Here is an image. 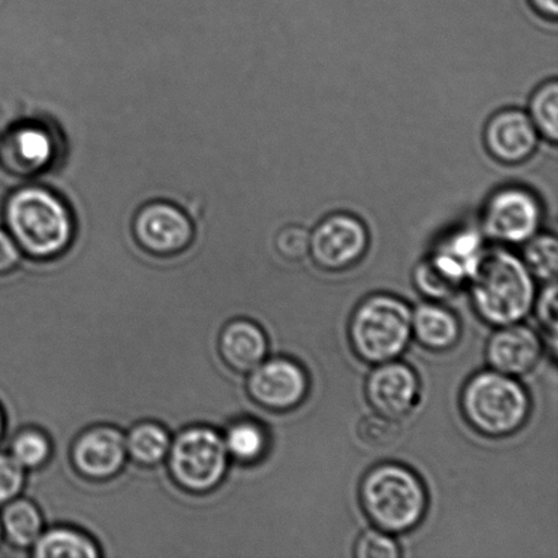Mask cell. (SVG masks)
Returning <instances> with one entry per match:
<instances>
[{
  "instance_id": "18",
  "label": "cell",
  "mask_w": 558,
  "mask_h": 558,
  "mask_svg": "<svg viewBox=\"0 0 558 558\" xmlns=\"http://www.w3.org/2000/svg\"><path fill=\"white\" fill-rule=\"evenodd\" d=\"M33 546V556L38 558H96L100 555L93 539L68 527L48 530Z\"/></svg>"
},
{
  "instance_id": "7",
  "label": "cell",
  "mask_w": 558,
  "mask_h": 558,
  "mask_svg": "<svg viewBox=\"0 0 558 558\" xmlns=\"http://www.w3.org/2000/svg\"><path fill=\"white\" fill-rule=\"evenodd\" d=\"M543 220V206L532 191L510 185L497 190L486 202L483 213L484 232L495 242L526 243L537 234Z\"/></svg>"
},
{
  "instance_id": "26",
  "label": "cell",
  "mask_w": 558,
  "mask_h": 558,
  "mask_svg": "<svg viewBox=\"0 0 558 558\" xmlns=\"http://www.w3.org/2000/svg\"><path fill=\"white\" fill-rule=\"evenodd\" d=\"M51 442L40 430L26 429L15 436L11 445V457L24 469H35L47 461Z\"/></svg>"
},
{
  "instance_id": "24",
  "label": "cell",
  "mask_w": 558,
  "mask_h": 558,
  "mask_svg": "<svg viewBox=\"0 0 558 558\" xmlns=\"http://www.w3.org/2000/svg\"><path fill=\"white\" fill-rule=\"evenodd\" d=\"M524 265L532 276L541 281H556L558 269V244L555 234H534L524 248Z\"/></svg>"
},
{
  "instance_id": "2",
  "label": "cell",
  "mask_w": 558,
  "mask_h": 558,
  "mask_svg": "<svg viewBox=\"0 0 558 558\" xmlns=\"http://www.w3.org/2000/svg\"><path fill=\"white\" fill-rule=\"evenodd\" d=\"M360 500L369 521L388 534L410 532L423 521L428 507L417 475L392 463L381 464L365 475Z\"/></svg>"
},
{
  "instance_id": "6",
  "label": "cell",
  "mask_w": 558,
  "mask_h": 558,
  "mask_svg": "<svg viewBox=\"0 0 558 558\" xmlns=\"http://www.w3.org/2000/svg\"><path fill=\"white\" fill-rule=\"evenodd\" d=\"M223 437L209 426H191L174 440L169 469L174 480L191 492H206L220 483L228 469Z\"/></svg>"
},
{
  "instance_id": "34",
  "label": "cell",
  "mask_w": 558,
  "mask_h": 558,
  "mask_svg": "<svg viewBox=\"0 0 558 558\" xmlns=\"http://www.w3.org/2000/svg\"><path fill=\"white\" fill-rule=\"evenodd\" d=\"M0 538H2V523H0Z\"/></svg>"
},
{
  "instance_id": "20",
  "label": "cell",
  "mask_w": 558,
  "mask_h": 558,
  "mask_svg": "<svg viewBox=\"0 0 558 558\" xmlns=\"http://www.w3.org/2000/svg\"><path fill=\"white\" fill-rule=\"evenodd\" d=\"M125 447L135 461L155 464L166 458L171 447V437L163 426L145 423L130 430L129 437H125Z\"/></svg>"
},
{
  "instance_id": "10",
  "label": "cell",
  "mask_w": 558,
  "mask_h": 558,
  "mask_svg": "<svg viewBox=\"0 0 558 558\" xmlns=\"http://www.w3.org/2000/svg\"><path fill=\"white\" fill-rule=\"evenodd\" d=\"M420 381L409 365L387 361L371 372L366 380V398L377 413L402 418L417 404Z\"/></svg>"
},
{
  "instance_id": "21",
  "label": "cell",
  "mask_w": 558,
  "mask_h": 558,
  "mask_svg": "<svg viewBox=\"0 0 558 558\" xmlns=\"http://www.w3.org/2000/svg\"><path fill=\"white\" fill-rule=\"evenodd\" d=\"M11 151L15 160L27 169L46 167L53 156L51 136L37 128H25L16 131L10 138Z\"/></svg>"
},
{
  "instance_id": "19",
  "label": "cell",
  "mask_w": 558,
  "mask_h": 558,
  "mask_svg": "<svg viewBox=\"0 0 558 558\" xmlns=\"http://www.w3.org/2000/svg\"><path fill=\"white\" fill-rule=\"evenodd\" d=\"M2 524L10 543L16 548L35 545L43 532L41 513L29 500L11 501L4 508Z\"/></svg>"
},
{
  "instance_id": "14",
  "label": "cell",
  "mask_w": 558,
  "mask_h": 558,
  "mask_svg": "<svg viewBox=\"0 0 558 558\" xmlns=\"http://www.w3.org/2000/svg\"><path fill=\"white\" fill-rule=\"evenodd\" d=\"M541 354L543 342L537 333L518 323L500 327L486 348L492 368L508 376L527 374L537 365Z\"/></svg>"
},
{
  "instance_id": "1",
  "label": "cell",
  "mask_w": 558,
  "mask_h": 558,
  "mask_svg": "<svg viewBox=\"0 0 558 558\" xmlns=\"http://www.w3.org/2000/svg\"><path fill=\"white\" fill-rule=\"evenodd\" d=\"M469 279L475 311L492 326L515 325L537 299L532 272L505 250L483 251Z\"/></svg>"
},
{
  "instance_id": "31",
  "label": "cell",
  "mask_w": 558,
  "mask_h": 558,
  "mask_svg": "<svg viewBox=\"0 0 558 558\" xmlns=\"http://www.w3.org/2000/svg\"><path fill=\"white\" fill-rule=\"evenodd\" d=\"M20 250L13 239L0 229V272H5L19 264Z\"/></svg>"
},
{
  "instance_id": "13",
  "label": "cell",
  "mask_w": 558,
  "mask_h": 558,
  "mask_svg": "<svg viewBox=\"0 0 558 558\" xmlns=\"http://www.w3.org/2000/svg\"><path fill=\"white\" fill-rule=\"evenodd\" d=\"M125 456V437L112 426H95L74 442L75 466L90 478H108L117 474L124 464Z\"/></svg>"
},
{
  "instance_id": "22",
  "label": "cell",
  "mask_w": 558,
  "mask_h": 558,
  "mask_svg": "<svg viewBox=\"0 0 558 558\" xmlns=\"http://www.w3.org/2000/svg\"><path fill=\"white\" fill-rule=\"evenodd\" d=\"M229 456L240 462H255L264 456L267 437L264 428L253 421H239L223 437Z\"/></svg>"
},
{
  "instance_id": "25",
  "label": "cell",
  "mask_w": 558,
  "mask_h": 558,
  "mask_svg": "<svg viewBox=\"0 0 558 558\" xmlns=\"http://www.w3.org/2000/svg\"><path fill=\"white\" fill-rule=\"evenodd\" d=\"M357 434L365 446L385 450L396 445L402 435V428L398 420L377 413L366 415L360 421Z\"/></svg>"
},
{
  "instance_id": "23",
  "label": "cell",
  "mask_w": 558,
  "mask_h": 558,
  "mask_svg": "<svg viewBox=\"0 0 558 558\" xmlns=\"http://www.w3.org/2000/svg\"><path fill=\"white\" fill-rule=\"evenodd\" d=\"M530 119L545 140L558 141V82L551 80L534 92L530 101Z\"/></svg>"
},
{
  "instance_id": "5",
  "label": "cell",
  "mask_w": 558,
  "mask_h": 558,
  "mask_svg": "<svg viewBox=\"0 0 558 558\" xmlns=\"http://www.w3.org/2000/svg\"><path fill=\"white\" fill-rule=\"evenodd\" d=\"M412 322V311L402 300L390 294L372 295L354 311L349 326L350 342L366 363H387L408 348Z\"/></svg>"
},
{
  "instance_id": "3",
  "label": "cell",
  "mask_w": 558,
  "mask_h": 558,
  "mask_svg": "<svg viewBox=\"0 0 558 558\" xmlns=\"http://www.w3.org/2000/svg\"><path fill=\"white\" fill-rule=\"evenodd\" d=\"M5 218L15 242L35 258L63 253L73 238L69 210L44 189L16 191L5 207Z\"/></svg>"
},
{
  "instance_id": "32",
  "label": "cell",
  "mask_w": 558,
  "mask_h": 558,
  "mask_svg": "<svg viewBox=\"0 0 558 558\" xmlns=\"http://www.w3.org/2000/svg\"><path fill=\"white\" fill-rule=\"evenodd\" d=\"M529 2L539 15L548 20H557L558 0H529Z\"/></svg>"
},
{
  "instance_id": "9",
  "label": "cell",
  "mask_w": 558,
  "mask_h": 558,
  "mask_svg": "<svg viewBox=\"0 0 558 558\" xmlns=\"http://www.w3.org/2000/svg\"><path fill=\"white\" fill-rule=\"evenodd\" d=\"M310 381L298 363L275 359L251 371L248 392L260 407L276 412L294 409L304 401Z\"/></svg>"
},
{
  "instance_id": "4",
  "label": "cell",
  "mask_w": 558,
  "mask_h": 558,
  "mask_svg": "<svg viewBox=\"0 0 558 558\" xmlns=\"http://www.w3.org/2000/svg\"><path fill=\"white\" fill-rule=\"evenodd\" d=\"M462 410L469 424L480 434L508 436L526 423L530 398L512 376L496 371L483 372L464 387Z\"/></svg>"
},
{
  "instance_id": "15",
  "label": "cell",
  "mask_w": 558,
  "mask_h": 558,
  "mask_svg": "<svg viewBox=\"0 0 558 558\" xmlns=\"http://www.w3.org/2000/svg\"><path fill=\"white\" fill-rule=\"evenodd\" d=\"M470 275L472 267L441 248L415 267L414 282L426 298L447 300L461 290Z\"/></svg>"
},
{
  "instance_id": "33",
  "label": "cell",
  "mask_w": 558,
  "mask_h": 558,
  "mask_svg": "<svg viewBox=\"0 0 558 558\" xmlns=\"http://www.w3.org/2000/svg\"><path fill=\"white\" fill-rule=\"evenodd\" d=\"M3 430H4V415L2 412V408H0V439H2Z\"/></svg>"
},
{
  "instance_id": "11",
  "label": "cell",
  "mask_w": 558,
  "mask_h": 558,
  "mask_svg": "<svg viewBox=\"0 0 558 558\" xmlns=\"http://www.w3.org/2000/svg\"><path fill=\"white\" fill-rule=\"evenodd\" d=\"M538 131L521 109H505L494 114L485 128L486 149L505 166H519L534 155Z\"/></svg>"
},
{
  "instance_id": "29",
  "label": "cell",
  "mask_w": 558,
  "mask_h": 558,
  "mask_svg": "<svg viewBox=\"0 0 558 558\" xmlns=\"http://www.w3.org/2000/svg\"><path fill=\"white\" fill-rule=\"evenodd\" d=\"M24 468L11 456L0 453V505L13 500L24 488Z\"/></svg>"
},
{
  "instance_id": "27",
  "label": "cell",
  "mask_w": 558,
  "mask_h": 558,
  "mask_svg": "<svg viewBox=\"0 0 558 558\" xmlns=\"http://www.w3.org/2000/svg\"><path fill=\"white\" fill-rule=\"evenodd\" d=\"M354 556L357 558H398L401 557V548L390 534L381 530H368L355 544Z\"/></svg>"
},
{
  "instance_id": "12",
  "label": "cell",
  "mask_w": 558,
  "mask_h": 558,
  "mask_svg": "<svg viewBox=\"0 0 558 558\" xmlns=\"http://www.w3.org/2000/svg\"><path fill=\"white\" fill-rule=\"evenodd\" d=\"M135 234L146 250L169 255L187 248L194 231L187 216L178 207L155 204L146 206L136 217Z\"/></svg>"
},
{
  "instance_id": "8",
  "label": "cell",
  "mask_w": 558,
  "mask_h": 558,
  "mask_svg": "<svg viewBox=\"0 0 558 558\" xmlns=\"http://www.w3.org/2000/svg\"><path fill=\"white\" fill-rule=\"evenodd\" d=\"M369 245V234L357 217L336 213L311 233L310 254L315 264L328 271H339L359 264Z\"/></svg>"
},
{
  "instance_id": "30",
  "label": "cell",
  "mask_w": 558,
  "mask_h": 558,
  "mask_svg": "<svg viewBox=\"0 0 558 558\" xmlns=\"http://www.w3.org/2000/svg\"><path fill=\"white\" fill-rule=\"evenodd\" d=\"M537 316L541 327L548 332L551 343L556 349L557 343V284L550 282L548 288L539 294L537 300Z\"/></svg>"
},
{
  "instance_id": "16",
  "label": "cell",
  "mask_w": 558,
  "mask_h": 558,
  "mask_svg": "<svg viewBox=\"0 0 558 558\" xmlns=\"http://www.w3.org/2000/svg\"><path fill=\"white\" fill-rule=\"evenodd\" d=\"M267 349L269 343L264 330L253 322L234 320L221 333L222 357L239 372H251L264 363Z\"/></svg>"
},
{
  "instance_id": "17",
  "label": "cell",
  "mask_w": 558,
  "mask_h": 558,
  "mask_svg": "<svg viewBox=\"0 0 558 558\" xmlns=\"http://www.w3.org/2000/svg\"><path fill=\"white\" fill-rule=\"evenodd\" d=\"M412 330L417 341L435 352L456 347L461 325L451 311L437 304H423L414 312Z\"/></svg>"
},
{
  "instance_id": "28",
  "label": "cell",
  "mask_w": 558,
  "mask_h": 558,
  "mask_svg": "<svg viewBox=\"0 0 558 558\" xmlns=\"http://www.w3.org/2000/svg\"><path fill=\"white\" fill-rule=\"evenodd\" d=\"M311 233L301 226H288L277 234L278 254L289 262L303 260L310 254Z\"/></svg>"
}]
</instances>
